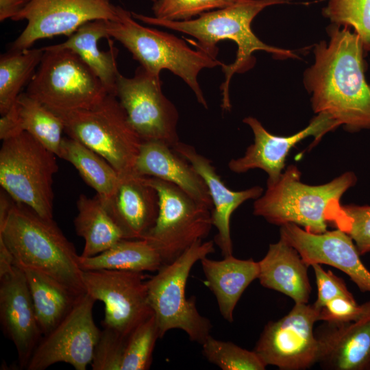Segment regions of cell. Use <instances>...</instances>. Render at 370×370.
<instances>
[{"label": "cell", "instance_id": "1", "mask_svg": "<svg viewBox=\"0 0 370 370\" xmlns=\"http://www.w3.org/2000/svg\"><path fill=\"white\" fill-rule=\"evenodd\" d=\"M332 24L330 41L314 49V62L304 73L314 112H325L349 132L370 129V86L365 77L364 47L348 27Z\"/></svg>", "mask_w": 370, "mask_h": 370}, {"label": "cell", "instance_id": "2", "mask_svg": "<svg viewBox=\"0 0 370 370\" xmlns=\"http://www.w3.org/2000/svg\"><path fill=\"white\" fill-rule=\"evenodd\" d=\"M286 0H237L228 6L205 12L195 18L187 21H168L132 12V16L145 24L173 29L194 37L193 44L196 49L217 58L219 53L217 44L230 40L238 47L236 59L230 64L222 65L225 81L221 91V108L230 111V84L235 73H243L252 69L256 63L253 53L264 51L278 58H296V55L286 49L268 45L260 40L253 32L251 25L254 18L264 8L286 3Z\"/></svg>", "mask_w": 370, "mask_h": 370}, {"label": "cell", "instance_id": "3", "mask_svg": "<svg viewBox=\"0 0 370 370\" xmlns=\"http://www.w3.org/2000/svg\"><path fill=\"white\" fill-rule=\"evenodd\" d=\"M0 240L12 254L14 264L41 271L77 296L86 293L79 256L53 219L43 218L13 200L6 217L0 221Z\"/></svg>", "mask_w": 370, "mask_h": 370}, {"label": "cell", "instance_id": "4", "mask_svg": "<svg viewBox=\"0 0 370 370\" xmlns=\"http://www.w3.org/2000/svg\"><path fill=\"white\" fill-rule=\"evenodd\" d=\"M295 166H289L274 184L267 185L256 199L253 213L270 223H295L312 233L327 231L341 206L343 195L355 185L357 178L347 172L331 182L317 186L306 184Z\"/></svg>", "mask_w": 370, "mask_h": 370}, {"label": "cell", "instance_id": "5", "mask_svg": "<svg viewBox=\"0 0 370 370\" xmlns=\"http://www.w3.org/2000/svg\"><path fill=\"white\" fill-rule=\"evenodd\" d=\"M116 18L107 21L109 37L121 43L153 75L160 77L162 70L180 77L193 90L199 103L208 108V103L198 82L204 69H212L223 62L166 32L140 25L132 12L116 5Z\"/></svg>", "mask_w": 370, "mask_h": 370}, {"label": "cell", "instance_id": "6", "mask_svg": "<svg viewBox=\"0 0 370 370\" xmlns=\"http://www.w3.org/2000/svg\"><path fill=\"white\" fill-rule=\"evenodd\" d=\"M214 251V241H199L173 262L163 264L147 280L148 298L158 329L159 337L173 329L184 331L201 345L210 335L212 325L202 316L196 298L186 297V286L194 264Z\"/></svg>", "mask_w": 370, "mask_h": 370}, {"label": "cell", "instance_id": "7", "mask_svg": "<svg viewBox=\"0 0 370 370\" xmlns=\"http://www.w3.org/2000/svg\"><path fill=\"white\" fill-rule=\"evenodd\" d=\"M52 112L62 120L69 137L99 154L121 176L134 174L143 140L116 95L108 93L90 108Z\"/></svg>", "mask_w": 370, "mask_h": 370}, {"label": "cell", "instance_id": "8", "mask_svg": "<svg viewBox=\"0 0 370 370\" xmlns=\"http://www.w3.org/2000/svg\"><path fill=\"white\" fill-rule=\"evenodd\" d=\"M58 156L27 132L2 140L0 184L16 202L53 219V177Z\"/></svg>", "mask_w": 370, "mask_h": 370}, {"label": "cell", "instance_id": "9", "mask_svg": "<svg viewBox=\"0 0 370 370\" xmlns=\"http://www.w3.org/2000/svg\"><path fill=\"white\" fill-rule=\"evenodd\" d=\"M42 60L26 92L52 111L90 108L108 94L100 79L74 52L42 47Z\"/></svg>", "mask_w": 370, "mask_h": 370}, {"label": "cell", "instance_id": "10", "mask_svg": "<svg viewBox=\"0 0 370 370\" xmlns=\"http://www.w3.org/2000/svg\"><path fill=\"white\" fill-rule=\"evenodd\" d=\"M143 178L158 193L159 210L154 225L143 239L157 250L162 265L169 264L208 236L213 226L212 209L173 184L153 177Z\"/></svg>", "mask_w": 370, "mask_h": 370}, {"label": "cell", "instance_id": "11", "mask_svg": "<svg viewBox=\"0 0 370 370\" xmlns=\"http://www.w3.org/2000/svg\"><path fill=\"white\" fill-rule=\"evenodd\" d=\"M160 77L138 66L132 77L119 73L116 97L143 141L158 140L173 148L180 142L179 113L164 95Z\"/></svg>", "mask_w": 370, "mask_h": 370}, {"label": "cell", "instance_id": "12", "mask_svg": "<svg viewBox=\"0 0 370 370\" xmlns=\"http://www.w3.org/2000/svg\"><path fill=\"white\" fill-rule=\"evenodd\" d=\"M143 272L98 269L83 271L86 292L104 304V328L127 338L142 323L153 316Z\"/></svg>", "mask_w": 370, "mask_h": 370}, {"label": "cell", "instance_id": "13", "mask_svg": "<svg viewBox=\"0 0 370 370\" xmlns=\"http://www.w3.org/2000/svg\"><path fill=\"white\" fill-rule=\"evenodd\" d=\"M319 310L314 306L295 303L291 310L264 328L254 351L267 365L283 370H300L319 362L321 343L314 332Z\"/></svg>", "mask_w": 370, "mask_h": 370}, {"label": "cell", "instance_id": "14", "mask_svg": "<svg viewBox=\"0 0 370 370\" xmlns=\"http://www.w3.org/2000/svg\"><path fill=\"white\" fill-rule=\"evenodd\" d=\"M95 301L87 293L79 296L65 318L42 336L26 369L44 370L65 362L76 370H86L91 364L101 333L92 316Z\"/></svg>", "mask_w": 370, "mask_h": 370}, {"label": "cell", "instance_id": "15", "mask_svg": "<svg viewBox=\"0 0 370 370\" xmlns=\"http://www.w3.org/2000/svg\"><path fill=\"white\" fill-rule=\"evenodd\" d=\"M116 16V5L111 0H31L12 18L26 20L27 23L10 49H29L40 39L60 35L69 37L86 23L113 21Z\"/></svg>", "mask_w": 370, "mask_h": 370}, {"label": "cell", "instance_id": "16", "mask_svg": "<svg viewBox=\"0 0 370 370\" xmlns=\"http://www.w3.org/2000/svg\"><path fill=\"white\" fill-rule=\"evenodd\" d=\"M243 122L254 133V143L247 147L244 156L230 160L228 168L238 174L251 169H262L268 175L267 185L273 184L280 179L286 157L297 143L309 136H313L314 140L318 141L327 132L341 125L329 114L320 112L302 130L293 135L281 136L269 133L254 117H246Z\"/></svg>", "mask_w": 370, "mask_h": 370}, {"label": "cell", "instance_id": "17", "mask_svg": "<svg viewBox=\"0 0 370 370\" xmlns=\"http://www.w3.org/2000/svg\"><path fill=\"white\" fill-rule=\"evenodd\" d=\"M280 238L295 248L308 266L334 267L347 274L361 291L370 293V271L360 260L353 240L343 230L312 233L290 223L281 225Z\"/></svg>", "mask_w": 370, "mask_h": 370}, {"label": "cell", "instance_id": "18", "mask_svg": "<svg viewBox=\"0 0 370 370\" xmlns=\"http://www.w3.org/2000/svg\"><path fill=\"white\" fill-rule=\"evenodd\" d=\"M0 322L14 345L21 369H26L43 334L23 270L14 265L0 276Z\"/></svg>", "mask_w": 370, "mask_h": 370}, {"label": "cell", "instance_id": "19", "mask_svg": "<svg viewBox=\"0 0 370 370\" xmlns=\"http://www.w3.org/2000/svg\"><path fill=\"white\" fill-rule=\"evenodd\" d=\"M172 149L194 167L206 183L212 202V224L217 230L214 242L223 257L232 256L231 216L246 201L260 197L262 188L256 186L243 190H232L222 181L210 160L199 153L194 147L180 141Z\"/></svg>", "mask_w": 370, "mask_h": 370}, {"label": "cell", "instance_id": "20", "mask_svg": "<svg viewBox=\"0 0 370 370\" xmlns=\"http://www.w3.org/2000/svg\"><path fill=\"white\" fill-rule=\"evenodd\" d=\"M103 204L127 239L143 238L154 225L159 210L156 190L136 174L122 176L115 193Z\"/></svg>", "mask_w": 370, "mask_h": 370}, {"label": "cell", "instance_id": "21", "mask_svg": "<svg viewBox=\"0 0 370 370\" xmlns=\"http://www.w3.org/2000/svg\"><path fill=\"white\" fill-rule=\"evenodd\" d=\"M134 173L173 184L212 209V199L202 177L186 160L164 143L143 141Z\"/></svg>", "mask_w": 370, "mask_h": 370}, {"label": "cell", "instance_id": "22", "mask_svg": "<svg viewBox=\"0 0 370 370\" xmlns=\"http://www.w3.org/2000/svg\"><path fill=\"white\" fill-rule=\"evenodd\" d=\"M328 323L321 334H316L321 346L319 360L321 367L369 370L370 311L354 321Z\"/></svg>", "mask_w": 370, "mask_h": 370}, {"label": "cell", "instance_id": "23", "mask_svg": "<svg viewBox=\"0 0 370 370\" xmlns=\"http://www.w3.org/2000/svg\"><path fill=\"white\" fill-rule=\"evenodd\" d=\"M258 265V279L262 286L286 295L295 303H308L311 293L309 266L287 242L280 238L271 244Z\"/></svg>", "mask_w": 370, "mask_h": 370}, {"label": "cell", "instance_id": "24", "mask_svg": "<svg viewBox=\"0 0 370 370\" xmlns=\"http://www.w3.org/2000/svg\"><path fill=\"white\" fill-rule=\"evenodd\" d=\"M27 132L58 158L64 125L60 118L44 104L21 92L10 110L0 119L1 140Z\"/></svg>", "mask_w": 370, "mask_h": 370}, {"label": "cell", "instance_id": "25", "mask_svg": "<svg viewBox=\"0 0 370 370\" xmlns=\"http://www.w3.org/2000/svg\"><path fill=\"white\" fill-rule=\"evenodd\" d=\"M206 285L214 294L220 313L227 321H234V310L241 295L259 275L258 262L232 256L214 260L207 256L201 260Z\"/></svg>", "mask_w": 370, "mask_h": 370}, {"label": "cell", "instance_id": "26", "mask_svg": "<svg viewBox=\"0 0 370 370\" xmlns=\"http://www.w3.org/2000/svg\"><path fill=\"white\" fill-rule=\"evenodd\" d=\"M107 21L95 20L82 25L64 42L47 46L51 49H68L75 53L93 71L109 94L116 95V84L119 75L116 65L118 49L109 40L107 51L99 48L100 39H109Z\"/></svg>", "mask_w": 370, "mask_h": 370}, {"label": "cell", "instance_id": "27", "mask_svg": "<svg viewBox=\"0 0 370 370\" xmlns=\"http://www.w3.org/2000/svg\"><path fill=\"white\" fill-rule=\"evenodd\" d=\"M16 266L25 275L38 325L46 335L65 318L79 296L41 271Z\"/></svg>", "mask_w": 370, "mask_h": 370}, {"label": "cell", "instance_id": "28", "mask_svg": "<svg viewBox=\"0 0 370 370\" xmlns=\"http://www.w3.org/2000/svg\"><path fill=\"white\" fill-rule=\"evenodd\" d=\"M77 209L74 226L77 234L84 240L81 256L97 255L125 238L97 195L90 198L81 194L77 200Z\"/></svg>", "mask_w": 370, "mask_h": 370}, {"label": "cell", "instance_id": "29", "mask_svg": "<svg viewBox=\"0 0 370 370\" xmlns=\"http://www.w3.org/2000/svg\"><path fill=\"white\" fill-rule=\"evenodd\" d=\"M82 271L110 269L157 271L162 265L157 250L145 239L123 238L106 251L91 257H79Z\"/></svg>", "mask_w": 370, "mask_h": 370}, {"label": "cell", "instance_id": "30", "mask_svg": "<svg viewBox=\"0 0 370 370\" xmlns=\"http://www.w3.org/2000/svg\"><path fill=\"white\" fill-rule=\"evenodd\" d=\"M70 162L104 204L114 195L122 176L102 156L81 142L64 137L58 156Z\"/></svg>", "mask_w": 370, "mask_h": 370}, {"label": "cell", "instance_id": "31", "mask_svg": "<svg viewBox=\"0 0 370 370\" xmlns=\"http://www.w3.org/2000/svg\"><path fill=\"white\" fill-rule=\"evenodd\" d=\"M44 53L42 47L10 49L0 57V114L12 108L21 90L34 75Z\"/></svg>", "mask_w": 370, "mask_h": 370}, {"label": "cell", "instance_id": "32", "mask_svg": "<svg viewBox=\"0 0 370 370\" xmlns=\"http://www.w3.org/2000/svg\"><path fill=\"white\" fill-rule=\"evenodd\" d=\"M202 354L207 360L222 370H264L267 365L253 350L241 347L230 341H224L210 335L201 345Z\"/></svg>", "mask_w": 370, "mask_h": 370}, {"label": "cell", "instance_id": "33", "mask_svg": "<svg viewBox=\"0 0 370 370\" xmlns=\"http://www.w3.org/2000/svg\"><path fill=\"white\" fill-rule=\"evenodd\" d=\"M323 14L332 24L352 27L370 51V0H328Z\"/></svg>", "mask_w": 370, "mask_h": 370}, {"label": "cell", "instance_id": "34", "mask_svg": "<svg viewBox=\"0 0 370 370\" xmlns=\"http://www.w3.org/2000/svg\"><path fill=\"white\" fill-rule=\"evenodd\" d=\"M160 338L154 314L139 325L127 337L121 370H147Z\"/></svg>", "mask_w": 370, "mask_h": 370}, {"label": "cell", "instance_id": "35", "mask_svg": "<svg viewBox=\"0 0 370 370\" xmlns=\"http://www.w3.org/2000/svg\"><path fill=\"white\" fill-rule=\"evenodd\" d=\"M332 223L353 240L359 254L370 252V206H340Z\"/></svg>", "mask_w": 370, "mask_h": 370}, {"label": "cell", "instance_id": "36", "mask_svg": "<svg viewBox=\"0 0 370 370\" xmlns=\"http://www.w3.org/2000/svg\"><path fill=\"white\" fill-rule=\"evenodd\" d=\"M237 0H154V17L168 21H187L205 12L224 8Z\"/></svg>", "mask_w": 370, "mask_h": 370}, {"label": "cell", "instance_id": "37", "mask_svg": "<svg viewBox=\"0 0 370 370\" xmlns=\"http://www.w3.org/2000/svg\"><path fill=\"white\" fill-rule=\"evenodd\" d=\"M127 338L114 331H101L91 362L92 370H121Z\"/></svg>", "mask_w": 370, "mask_h": 370}, {"label": "cell", "instance_id": "38", "mask_svg": "<svg viewBox=\"0 0 370 370\" xmlns=\"http://www.w3.org/2000/svg\"><path fill=\"white\" fill-rule=\"evenodd\" d=\"M370 311V301L358 305L354 298L338 297L319 310V321L343 323L356 321Z\"/></svg>", "mask_w": 370, "mask_h": 370}, {"label": "cell", "instance_id": "39", "mask_svg": "<svg viewBox=\"0 0 370 370\" xmlns=\"http://www.w3.org/2000/svg\"><path fill=\"white\" fill-rule=\"evenodd\" d=\"M317 286V298L313 306L320 310L328 301L338 297L353 298L343 279L335 275L331 271H325L320 264L312 265Z\"/></svg>", "mask_w": 370, "mask_h": 370}, {"label": "cell", "instance_id": "40", "mask_svg": "<svg viewBox=\"0 0 370 370\" xmlns=\"http://www.w3.org/2000/svg\"><path fill=\"white\" fill-rule=\"evenodd\" d=\"M31 0H0V21L12 20Z\"/></svg>", "mask_w": 370, "mask_h": 370}, {"label": "cell", "instance_id": "41", "mask_svg": "<svg viewBox=\"0 0 370 370\" xmlns=\"http://www.w3.org/2000/svg\"><path fill=\"white\" fill-rule=\"evenodd\" d=\"M14 265V258L12 254L5 243L0 240V276L9 272Z\"/></svg>", "mask_w": 370, "mask_h": 370}, {"label": "cell", "instance_id": "42", "mask_svg": "<svg viewBox=\"0 0 370 370\" xmlns=\"http://www.w3.org/2000/svg\"><path fill=\"white\" fill-rule=\"evenodd\" d=\"M152 2L154 1V0H151Z\"/></svg>", "mask_w": 370, "mask_h": 370}, {"label": "cell", "instance_id": "43", "mask_svg": "<svg viewBox=\"0 0 370 370\" xmlns=\"http://www.w3.org/2000/svg\"><path fill=\"white\" fill-rule=\"evenodd\" d=\"M369 370H370V368H369Z\"/></svg>", "mask_w": 370, "mask_h": 370}]
</instances>
